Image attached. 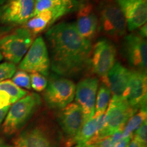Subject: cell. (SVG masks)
Wrapping results in <instances>:
<instances>
[{
    "label": "cell",
    "instance_id": "cell-25",
    "mask_svg": "<svg viewBox=\"0 0 147 147\" xmlns=\"http://www.w3.org/2000/svg\"><path fill=\"white\" fill-rule=\"evenodd\" d=\"M16 65L10 62L0 63V82L12 78L16 72Z\"/></svg>",
    "mask_w": 147,
    "mask_h": 147
},
{
    "label": "cell",
    "instance_id": "cell-30",
    "mask_svg": "<svg viewBox=\"0 0 147 147\" xmlns=\"http://www.w3.org/2000/svg\"><path fill=\"white\" fill-rule=\"evenodd\" d=\"M127 147H146V146H142V145L136 139H135L134 138L131 140V141L130 142L129 144Z\"/></svg>",
    "mask_w": 147,
    "mask_h": 147
},
{
    "label": "cell",
    "instance_id": "cell-19",
    "mask_svg": "<svg viewBox=\"0 0 147 147\" xmlns=\"http://www.w3.org/2000/svg\"><path fill=\"white\" fill-rule=\"evenodd\" d=\"M55 21L53 12L50 10H45L31 18L24 27L34 36L43 32Z\"/></svg>",
    "mask_w": 147,
    "mask_h": 147
},
{
    "label": "cell",
    "instance_id": "cell-15",
    "mask_svg": "<svg viewBox=\"0 0 147 147\" xmlns=\"http://www.w3.org/2000/svg\"><path fill=\"white\" fill-rule=\"evenodd\" d=\"M14 147H55L52 138L41 126L29 129L14 140Z\"/></svg>",
    "mask_w": 147,
    "mask_h": 147
},
{
    "label": "cell",
    "instance_id": "cell-4",
    "mask_svg": "<svg viewBox=\"0 0 147 147\" xmlns=\"http://www.w3.org/2000/svg\"><path fill=\"white\" fill-rule=\"evenodd\" d=\"M33 38L25 27L16 29L0 39V51L10 63H19L33 43Z\"/></svg>",
    "mask_w": 147,
    "mask_h": 147
},
{
    "label": "cell",
    "instance_id": "cell-20",
    "mask_svg": "<svg viewBox=\"0 0 147 147\" xmlns=\"http://www.w3.org/2000/svg\"><path fill=\"white\" fill-rule=\"evenodd\" d=\"M97 131V118L93 117L84 123L81 129L72 140H71L70 144L77 143L78 144L87 145L88 142L94 136Z\"/></svg>",
    "mask_w": 147,
    "mask_h": 147
},
{
    "label": "cell",
    "instance_id": "cell-9",
    "mask_svg": "<svg viewBox=\"0 0 147 147\" xmlns=\"http://www.w3.org/2000/svg\"><path fill=\"white\" fill-rule=\"evenodd\" d=\"M98 83L96 78L89 77L80 80L76 87V102L82 110L84 123L94 117Z\"/></svg>",
    "mask_w": 147,
    "mask_h": 147
},
{
    "label": "cell",
    "instance_id": "cell-11",
    "mask_svg": "<svg viewBox=\"0 0 147 147\" xmlns=\"http://www.w3.org/2000/svg\"><path fill=\"white\" fill-rule=\"evenodd\" d=\"M35 0H8L3 8L1 18L5 23L25 24L34 16Z\"/></svg>",
    "mask_w": 147,
    "mask_h": 147
},
{
    "label": "cell",
    "instance_id": "cell-7",
    "mask_svg": "<svg viewBox=\"0 0 147 147\" xmlns=\"http://www.w3.org/2000/svg\"><path fill=\"white\" fill-rule=\"evenodd\" d=\"M125 99L113 97L105 113V132L110 136L124 126L132 115L136 113Z\"/></svg>",
    "mask_w": 147,
    "mask_h": 147
},
{
    "label": "cell",
    "instance_id": "cell-12",
    "mask_svg": "<svg viewBox=\"0 0 147 147\" xmlns=\"http://www.w3.org/2000/svg\"><path fill=\"white\" fill-rule=\"evenodd\" d=\"M130 74L131 71L120 63L115 62L107 75L102 78L104 84L110 89V93L113 94V97L126 100L129 84Z\"/></svg>",
    "mask_w": 147,
    "mask_h": 147
},
{
    "label": "cell",
    "instance_id": "cell-24",
    "mask_svg": "<svg viewBox=\"0 0 147 147\" xmlns=\"http://www.w3.org/2000/svg\"><path fill=\"white\" fill-rule=\"evenodd\" d=\"M31 87L36 91H44L47 86V80L45 76L39 73L32 74L30 76Z\"/></svg>",
    "mask_w": 147,
    "mask_h": 147
},
{
    "label": "cell",
    "instance_id": "cell-32",
    "mask_svg": "<svg viewBox=\"0 0 147 147\" xmlns=\"http://www.w3.org/2000/svg\"><path fill=\"white\" fill-rule=\"evenodd\" d=\"M131 0H117V4L119 5L120 8H122L124 5H125L127 3H128L129 1H130Z\"/></svg>",
    "mask_w": 147,
    "mask_h": 147
},
{
    "label": "cell",
    "instance_id": "cell-18",
    "mask_svg": "<svg viewBox=\"0 0 147 147\" xmlns=\"http://www.w3.org/2000/svg\"><path fill=\"white\" fill-rule=\"evenodd\" d=\"M27 95V91L18 87L12 80L0 82V109L10 106Z\"/></svg>",
    "mask_w": 147,
    "mask_h": 147
},
{
    "label": "cell",
    "instance_id": "cell-37",
    "mask_svg": "<svg viewBox=\"0 0 147 147\" xmlns=\"http://www.w3.org/2000/svg\"><path fill=\"white\" fill-rule=\"evenodd\" d=\"M7 1H8V0H0V3H3L6 2Z\"/></svg>",
    "mask_w": 147,
    "mask_h": 147
},
{
    "label": "cell",
    "instance_id": "cell-17",
    "mask_svg": "<svg viewBox=\"0 0 147 147\" xmlns=\"http://www.w3.org/2000/svg\"><path fill=\"white\" fill-rule=\"evenodd\" d=\"M121 9L124 14L127 26L130 32L136 30L146 24V1L144 0H131Z\"/></svg>",
    "mask_w": 147,
    "mask_h": 147
},
{
    "label": "cell",
    "instance_id": "cell-21",
    "mask_svg": "<svg viewBox=\"0 0 147 147\" xmlns=\"http://www.w3.org/2000/svg\"><path fill=\"white\" fill-rule=\"evenodd\" d=\"M146 108H141L130 117L122 131L123 138H133L136 131L141 126L145 121H146Z\"/></svg>",
    "mask_w": 147,
    "mask_h": 147
},
{
    "label": "cell",
    "instance_id": "cell-14",
    "mask_svg": "<svg viewBox=\"0 0 147 147\" xmlns=\"http://www.w3.org/2000/svg\"><path fill=\"white\" fill-rule=\"evenodd\" d=\"M59 121L63 133L71 140L78 134L84 123L81 108L76 103H70L61 109Z\"/></svg>",
    "mask_w": 147,
    "mask_h": 147
},
{
    "label": "cell",
    "instance_id": "cell-31",
    "mask_svg": "<svg viewBox=\"0 0 147 147\" xmlns=\"http://www.w3.org/2000/svg\"><path fill=\"white\" fill-rule=\"evenodd\" d=\"M140 36L141 37H142L143 38H146V35H147V31H146V25L144 24L143 26L140 27Z\"/></svg>",
    "mask_w": 147,
    "mask_h": 147
},
{
    "label": "cell",
    "instance_id": "cell-26",
    "mask_svg": "<svg viewBox=\"0 0 147 147\" xmlns=\"http://www.w3.org/2000/svg\"><path fill=\"white\" fill-rule=\"evenodd\" d=\"M134 138L136 139L142 146H146L147 143V123L145 121L134 133Z\"/></svg>",
    "mask_w": 147,
    "mask_h": 147
},
{
    "label": "cell",
    "instance_id": "cell-5",
    "mask_svg": "<svg viewBox=\"0 0 147 147\" xmlns=\"http://www.w3.org/2000/svg\"><path fill=\"white\" fill-rule=\"evenodd\" d=\"M51 66L47 47L42 37H38L33 42L19 64V69L25 72L39 73L48 76Z\"/></svg>",
    "mask_w": 147,
    "mask_h": 147
},
{
    "label": "cell",
    "instance_id": "cell-13",
    "mask_svg": "<svg viewBox=\"0 0 147 147\" xmlns=\"http://www.w3.org/2000/svg\"><path fill=\"white\" fill-rule=\"evenodd\" d=\"M147 80L146 71H131L126 100L134 110L146 108Z\"/></svg>",
    "mask_w": 147,
    "mask_h": 147
},
{
    "label": "cell",
    "instance_id": "cell-38",
    "mask_svg": "<svg viewBox=\"0 0 147 147\" xmlns=\"http://www.w3.org/2000/svg\"><path fill=\"white\" fill-rule=\"evenodd\" d=\"M55 1H71V0H55Z\"/></svg>",
    "mask_w": 147,
    "mask_h": 147
},
{
    "label": "cell",
    "instance_id": "cell-29",
    "mask_svg": "<svg viewBox=\"0 0 147 147\" xmlns=\"http://www.w3.org/2000/svg\"><path fill=\"white\" fill-rule=\"evenodd\" d=\"M9 108H10V106L0 109V125L2 123V121L4 120L5 116H6L7 113H8Z\"/></svg>",
    "mask_w": 147,
    "mask_h": 147
},
{
    "label": "cell",
    "instance_id": "cell-8",
    "mask_svg": "<svg viewBox=\"0 0 147 147\" xmlns=\"http://www.w3.org/2000/svg\"><path fill=\"white\" fill-rule=\"evenodd\" d=\"M91 55L89 62L93 72L104 78L115 63L117 51L112 42L101 40L95 44Z\"/></svg>",
    "mask_w": 147,
    "mask_h": 147
},
{
    "label": "cell",
    "instance_id": "cell-10",
    "mask_svg": "<svg viewBox=\"0 0 147 147\" xmlns=\"http://www.w3.org/2000/svg\"><path fill=\"white\" fill-rule=\"evenodd\" d=\"M124 54L130 65L136 70L146 71L147 45L144 38L138 34H131L125 38Z\"/></svg>",
    "mask_w": 147,
    "mask_h": 147
},
{
    "label": "cell",
    "instance_id": "cell-22",
    "mask_svg": "<svg viewBox=\"0 0 147 147\" xmlns=\"http://www.w3.org/2000/svg\"><path fill=\"white\" fill-rule=\"evenodd\" d=\"M110 89L106 84H102L99 88L97 93L96 104L95 105V114L94 117L103 115L106 113L108 106L109 105L110 101Z\"/></svg>",
    "mask_w": 147,
    "mask_h": 147
},
{
    "label": "cell",
    "instance_id": "cell-33",
    "mask_svg": "<svg viewBox=\"0 0 147 147\" xmlns=\"http://www.w3.org/2000/svg\"><path fill=\"white\" fill-rule=\"evenodd\" d=\"M0 147H12L10 146V145L5 144V143L3 142L2 140L0 139Z\"/></svg>",
    "mask_w": 147,
    "mask_h": 147
},
{
    "label": "cell",
    "instance_id": "cell-16",
    "mask_svg": "<svg viewBox=\"0 0 147 147\" xmlns=\"http://www.w3.org/2000/svg\"><path fill=\"white\" fill-rule=\"evenodd\" d=\"M75 27L80 36L89 41L94 38L98 29V19L90 4L82 5L77 14Z\"/></svg>",
    "mask_w": 147,
    "mask_h": 147
},
{
    "label": "cell",
    "instance_id": "cell-39",
    "mask_svg": "<svg viewBox=\"0 0 147 147\" xmlns=\"http://www.w3.org/2000/svg\"><path fill=\"white\" fill-rule=\"evenodd\" d=\"M144 1H146V0H144Z\"/></svg>",
    "mask_w": 147,
    "mask_h": 147
},
{
    "label": "cell",
    "instance_id": "cell-3",
    "mask_svg": "<svg viewBox=\"0 0 147 147\" xmlns=\"http://www.w3.org/2000/svg\"><path fill=\"white\" fill-rule=\"evenodd\" d=\"M100 28L107 36L119 40L126 34L127 23L122 10L113 0H102L99 6Z\"/></svg>",
    "mask_w": 147,
    "mask_h": 147
},
{
    "label": "cell",
    "instance_id": "cell-34",
    "mask_svg": "<svg viewBox=\"0 0 147 147\" xmlns=\"http://www.w3.org/2000/svg\"><path fill=\"white\" fill-rule=\"evenodd\" d=\"M85 147H96L95 144H89V145H86Z\"/></svg>",
    "mask_w": 147,
    "mask_h": 147
},
{
    "label": "cell",
    "instance_id": "cell-36",
    "mask_svg": "<svg viewBox=\"0 0 147 147\" xmlns=\"http://www.w3.org/2000/svg\"><path fill=\"white\" fill-rule=\"evenodd\" d=\"M86 145H82V144H78L77 146H76L75 147H85Z\"/></svg>",
    "mask_w": 147,
    "mask_h": 147
},
{
    "label": "cell",
    "instance_id": "cell-28",
    "mask_svg": "<svg viewBox=\"0 0 147 147\" xmlns=\"http://www.w3.org/2000/svg\"><path fill=\"white\" fill-rule=\"evenodd\" d=\"M96 147H112L111 143V136L102 139L100 142L95 144Z\"/></svg>",
    "mask_w": 147,
    "mask_h": 147
},
{
    "label": "cell",
    "instance_id": "cell-27",
    "mask_svg": "<svg viewBox=\"0 0 147 147\" xmlns=\"http://www.w3.org/2000/svg\"><path fill=\"white\" fill-rule=\"evenodd\" d=\"M133 138L128 137V138H123L118 142H117L115 144H114L112 147H127L129 144L131 142V139Z\"/></svg>",
    "mask_w": 147,
    "mask_h": 147
},
{
    "label": "cell",
    "instance_id": "cell-1",
    "mask_svg": "<svg viewBox=\"0 0 147 147\" xmlns=\"http://www.w3.org/2000/svg\"><path fill=\"white\" fill-rule=\"evenodd\" d=\"M51 50V67L61 76L80 72L89 63L91 41L80 36L74 23H61L46 34Z\"/></svg>",
    "mask_w": 147,
    "mask_h": 147
},
{
    "label": "cell",
    "instance_id": "cell-35",
    "mask_svg": "<svg viewBox=\"0 0 147 147\" xmlns=\"http://www.w3.org/2000/svg\"><path fill=\"white\" fill-rule=\"evenodd\" d=\"M3 57L2 54H1V51H0V61H1L3 60Z\"/></svg>",
    "mask_w": 147,
    "mask_h": 147
},
{
    "label": "cell",
    "instance_id": "cell-6",
    "mask_svg": "<svg viewBox=\"0 0 147 147\" xmlns=\"http://www.w3.org/2000/svg\"><path fill=\"white\" fill-rule=\"evenodd\" d=\"M46 89V102L55 109H63L72 102L75 97L76 86L71 80L65 78L51 77Z\"/></svg>",
    "mask_w": 147,
    "mask_h": 147
},
{
    "label": "cell",
    "instance_id": "cell-2",
    "mask_svg": "<svg viewBox=\"0 0 147 147\" xmlns=\"http://www.w3.org/2000/svg\"><path fill=\"white\" fill-rule=\"evenodd\" d=\"M41 104L38 94L29 93L14 103L9 108L2 125L3 131L11 135L21 129Z\"/></svg>",
    "mask_w": 147,
    "mask_h": 147
},
{
    "label": "cell",
    "instance_id": "cell-23",
    "mask_svg": "<svg viewBox=\"0 0 147 147\" xmlns=\"http://www.w3.org/2000/svg\"><path fill=\"white\" fill-rule=\"evenodd\" d=\"M12 82L20 88H25L27 89H30L31 80L30 76L25 71L19 70L14 73L12 76Z\"/></svg>",
    "mask_w": 147,
    "mask_h": 147
}]
</instances>
